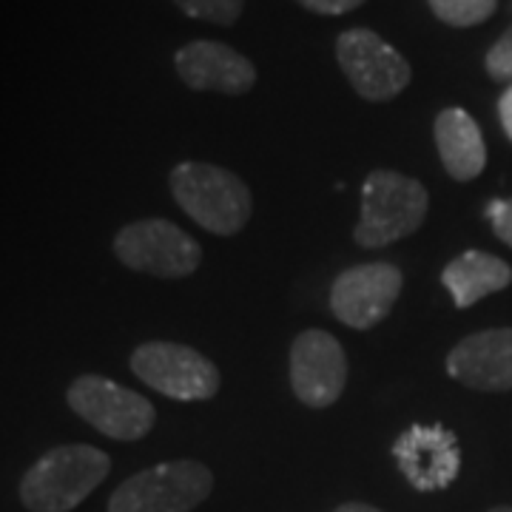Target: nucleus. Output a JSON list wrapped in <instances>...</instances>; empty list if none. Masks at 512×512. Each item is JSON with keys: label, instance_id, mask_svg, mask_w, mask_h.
Listing matches in <instances>:
<instances>
[{"label": "nucleus", "instance_id": "nucleus-1", "mask_svg": "<svg viewBox=\"0 0 512 512\" xmlns=\"http://www.w3.org/2000/svg\"><path fill=\"white\" fill-rule=\"evenodd\" d=\"M109 453L92 444H60L43 453L20 478V501L29 512H72L106 481Z\"/></svg>", "mask_w": 512, "mask_h": 512}, {"label": "nucleus", "instance_id": "nucleus-2", "mask_svg": "<svg viewBox=\"0 0 512 512\" xmlns=\"http://www.w3.org/2000/svg\"><path fill=\"white\" fill-rule=\"evenodd\" d=\"M168 185L177 205L211 234L234 237L251 220V191L228 168L211 163H180L171 171Z\"/></svg>", "mask_w": 512, "mask_h": 512}, {"label": "nucleus", "instance_id": "nucleus-3", "mask_svg": "<svg viewBox=\"0 0 512 512\" xmlns=\"http://www.w3.org/2000/svg\"><path fill=\"white\" fill-rule=\"evenodd\" d=\"M427 188L396 171H373L362 185V220L353 239L362 248H387L419 231L427 217Z\"/></svg>", "mask_w": 512, "mask_h": 512}, {"label": "nucleus", "instance_id": "nucleus-4", "mask_svg": "<svg viewBox=\"0 0 512 512\" xmlns=\"http://www.w3.org/2000/svg\"><path fill=\"white\" fill-rule=\"evenodd\" d=\"M214 490L211 470L191 461H165L126 478L109 498V512H191Z\"/></svg>", "mask_w": 512, "mask_h": 512}, {"label": "nucleus", "instance_id": "nucleus-5", "mask_svg": "<svg viewBox=\"0 0 512 512\" xmlns=\"http://www.w3.org/2000/svg\"><path fill=\"white\" fill-rule=\"evenodd\" d=\"M66 402L72 413L114 441L143 439L157 421V410L146 396L94 373L77 376L69 384Z\"/></svg>", "mask_w": 512, "mask_h": 512}, {"label": "nucleus", "instance_id": "nucleus-6", "mask_svg": "<svg viewBox=\"0 0 512 512\" xmlns=\"http://www.w3.org/2000/svg\"><path fill=\"white\" fill-rule=\"evenodd\" d=\"M131 370L151 390L177 402H208L220 390V370L200 350L177 342H146L131 353Z\"/></svg>", "mask_w": 512, "mask_h": 512}, {"label": "nucleus", "instance_id": "nucleus-7", "mask_svg": "<svg viewBox=\"0 0 512 512\" xmlns=\"http://www.w3.org/2000/svg\"><path fill=\"white\" fill-rule=\"evenodd\" d=\"M114 256L137 274L180 279L200 268L202 248L174 222L137 220L117 231Z\"/></svg>", "mask_w": 512, "mask_h": 512}, {"label": "nucleus", "instance_id": "nucleus-8", "mask_svg": "<svg viewBox=\"0 0 512 512\" xmlns=\"http://www.w3.org/2000/svg\"><path fill=\"white\" fill-rule=\"evenodd\" d=\"M336 60L359 97L387 103L410 86L413 69L387 40L370 29H348L336 40Z\"/></svg>", "mask_w": 512, "mask_h": 512}, {"label": "nucleus", "instance_id": "nucleus-9", "mask_svg": "<svg viewBox=\"0 0 512 512\" xmlns=\"http://www.w3.org/2000/svg\"><path fill=\"white\" fill-rule=\"evenodd\" d=\"M402 285V271L390 262L356 265L336 276L330 288V311L353 330L376 328L384 316H390Z\"/></svg>", "mask_w": 512, "mask_h": 512}, {"label": "nucleus", "instance_id": "nucleus-10", "mask_svg": "<svg viewBox=\"0 0 512 512\" xmlns=\"http://www.w3.org/2000/svg\"><path fill=\"white\" fill-rule=\"evenodd\" d=\"M348 384V356L336 336L328 330H305L296 336L291 348V387L296 399L325 410L339 402Z\"/></svg>", "mask_w": 512, "mask_h": 512}, {"label": "nucleus", "instance_id": "nucleus-11", "mask_svg": "<svg viewBox=\"0 0 512 512\" xmlns=\"http://www.w3.org/2000/svg\"><path fill=\"white\" fill-rule=\"evenodd\" d=\"M393 458L419 493L447 490L461 473L456 433L444 424H413L393 444Z\"/></svg>", "mask_w": 512, "mask_h": 512}, {"label": "nucleus", "instance_id": "nucleus-12", "mask_svg": "<svg viewBox=\"0 0 512 512\" xmlns=\"http://www.w3.org/2000/svg\"><path fill=\"white\" fill-rule=\"evenodd\" d=\"M174 63L180 80L194 92H220L237 97L251 92L256 83L254 63L217 40L188 43L177 52Z\"/></svg>", "mask_w": 512, "mask_h": 512}, {"label": "nucleus", "instance_id": "nucleus-13", "mask_svg": "<svg viewBox=\"0 0 512 512\" xmlns=\"http://www.w3.org/2000/svg\"><path fill=\"white\" fill-rule=\"evenodd\" d=\"M447 373L470 390H512V328H493L461 339L447 356Z\"/></svg>", "mask_w": 512, "mask_h": 512}, {"label": "nucleus", "instance_id": "nucleus-14", "mask_svg": "<svg viewBox=\"0 0 512 512\" xmlns=\"http://www.w3.org/2000/svg\"><path fill=\"white\" fill-rule=\"evenodd\" d=\"M436 148H439L444 171L458 180L470 183L487 165V146L478 123L464 109H444L436 117Z\"/></svg>", "mask_w": 512, "mask_h": 512}, {"label": "nucleus", "instance_id": "nucleus-15", "mask_svg": "<svg viewBox=\"0 0 512 512\" xmlns=\"http://www.w3.org/2000/svg\"><path fill=\"white\" fill-rule=\"evenodd\" d=\"M510 282V265L484 251H464L441 271V285L450 291L456 308H473L484 296L510 288Z\"/></svg>", "mask_w": 512, "mask_h": 512}, {"label": "nucleus", "instance_id": "nucleus-16", "mask_svg": "<svg viewBox=\"0 0 512 512\" xmlns=\"http://www.w3.org/2000/svg\"><path fill=\"white\" fill-rule=\"evenodd\" d=\"M427 3L441 23L458 26V29L484 23L498 6V0H427Z\"/></svg>", "mask_w": 512, "mask_h": 512}, {"label": "nucleus", "instance_id": "nucleus-17", "mask_svg": "<svg viewBox=\"0 0 512 512\" xmlns=\"http://www.w3.org/2000/svg\"><path fill=\"white\" fill-rule=\"evenodd\" d=\"M174 3L188 18L208 20V23H217V26L237 23L242 9H245V0H174Z\"/></svg>", "mask_w": 512, "mask_h": 512}, {"label": "nucleus", "instance_id": "nucleus-18", "mask_svg": "<svg viewBox=\"0 0 512 512\" xmlns=\"http://www.w3.org/2000/svg\"><path fill=\"white\" fill-rule=\"evenodd\" d=\"M487 72L498 83H512V26L495 40V46L487 52Z\"/></svg>", "mask_w": 512, "mask_h": 512}, {"label": "nucleus", "instance_id": "nucleus-19", "mask_svg": "<svg viewBox=\"0 0 512 512\" xmlns=\"http://www.w3.org/2000/svg\"><path fill=\"white\" fill-rule=\"evenodd\" d=\"M487 220L493 222L495 237L512 248V200H493L487 205Z\"/></svg>", "mask_w": 512, "mask_h": 512}, {"label": "nucleus", "instance_id": "nucleus-20", "mask_svg": "<svg viewBox=\"0 0 512 512\" xmlns=\"http://www.w3.org/2000/svg\"><path fill=\"white\" fill-rule=\"evenodd\" d=\"M299 3L316 15H348L353 9H359L365 0H299Z\"/></svg>", "mask_w": 512, "mask_h": 512}, {"label": "nucleus", "instance_id": "nucleus-21", "mask_svg": "<svg viewBox=\"0 0 512 512\" xmlns=\"http://www.w3.org/2000/svg\"><path fill=\"white\" fill-rule=\"evenodd\" d=\"M498 117H501V126L507 131V137L512 140V86L498 100Z\"/></svg>", "mask_w": 512, "mask_h": 512}, {"label": "nucleus", "instance_id": "nucleus-22", "mask_svg": "<svg viewBox=\"0 0 512 512\" xmlns=\"http://www.w3.org/2000/svg\"><path fill=\"white\" fill-rule=\"evenodd\" d=\"M333 512H382L376 510V507H370V504H359V501H350V504H342L339 510Z\"/></svg>", "mask_w": 512, "mask_h": 512}, {"label": "nucleus", "instance_id": "nucleus-23", "mask_svg": "<svg viewBox=\"0 0 512 512\" xmlns=\"http://www.w3.org/2000/svg\"><path fill=\"white\" fill-rule=\"evenodd\" d=\"M490 512H512V507H493Z\"/></svg>", "mask_w": 512, "mask_h": 512}]
</instances>
